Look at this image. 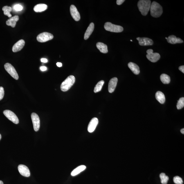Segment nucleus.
Returning a JSON list of instances; mask_svg holds the SVG:
<instances>
[{
	"instance_id": "nucleus-1",
	"label": "nucleus",
	"mask_w": 184,
	"mask_h": 184,
	"mask_svg": "<svg viewBox=\"0 0 184 184\" xmlns=\"http://www.w3.org/2000/svg\"><path fill=\"white\" fill-rule=\"evenodd\" d=\"M151 1L150 0H140L138 1V6L142 15L146 16L150 10Z\"/></svg>"
},
{
	"instance_id": "nucleus-2",
	"label": "nucleus",
	"mask_w": 184,
	"mask_h": 184,
	"mask_svg": "<svg viewBox=\"0 0 184 184\" xmlns=\"http://www.w3.org/2000/svg\"><path fill=\"white\" fill-rule=\"evenodd\" d=\"M150 10L151 15L155 18L160 17L163 12L162 7L156 1H153L151 3Z\"/></svg>"
},
{
	"instance_id": "nucleus-3",
	"label": "nucleus",
	"mask_w": 184,
	"mask_h": 184,
	"mask_svg": "<svg viewBox=\"0 0 184 184\" xmlns=\"http://www.w3.org/2000/svg\"><path fill=\"white\" fill-rule=\"evenodd\" d=\"M75 79L73 75L68 76L61 84L60 89L61 91L65 92L68 91L73 85Z\"/></svg>"
},
{
	"instance_id": "nucleus-4",
	"label": "nucleus",
	"mask_w": 184,
	"mask_h": 184,
	"mask_svg": "<svg viewBox=\"0 0 184 184\" xmlns=\"http://www.w3.org/2000/svg\"><path fill=\"white\" fill-rule=\"evenodd\" d=\"M104 28L106 30L111 32H120L123 31L124 28L119 25L112 24L110 22H106L105 24Z\"/></svg>"
},
{
	"instance_id": "nucleus-5",
	"label": "nucleus",
	"mask_w": 184,
	"mask_h": 184,
	"mask_svg": "<svg viewBox=\"0 0 184 184\" xmlns=\"http://www.w3.org/2000/svg\"><path fill=\"white\" fill-rule=\"evenodd\" d=\"M54 38V36L48 32H44L39 34L37 37V40L40 42H45L51 40Z\"/></svg>"
},
{
	"instance_id": "nucleus-6",
	"label": "nucleus",
	"mask_w": 184,
	"mask_h": 184,
	"mask_svg": "<svg viewBox=\"0 0 184 184\" xmlns=\"http://www.w3.org/2000/svg\"><path fill=\"white\" fill-rule=\"evenodd\" d=\"M4 67L6 71L10 75L16 80L19 79V75L15 68L9 63H7L5 64Z\"/></svg>"
},
{
	"instance_id": "nucleus-7",
	"label": "nucleus",
	"mask_w": 184,
	"mask_h": 184,
	"mask_svg": "<svg viewBox=\"0 0 184 184\" xmlns=\"http://www.w3.org/2000/svg\"><path fill=\"white\" fill-rule=\"evenodd\" d=\"M146 52L147 58L151 62H156L160 58V54L157 53H153L152 49L148 50Z\"/></svg>"
},
{
	"instance_id": "nucleus-8",
	"label": "nucleus",
	"mask_w": 184,
	"mask_h": 184,
	"mask_svg": "<svg viewBox=\"0 0 184 184\" xmlns=\"http://www.w3.org/2000/svg\"><path fill=\"white\" fill-rule=\"evenodd\" d=\"M3 114L5 115L8 120H9L14 124H17L19 123V119L18 118L17 115L13 112L9 110H6L3 111Z\"/></svg>"
},
{
	"instance_id": "nucleus-9",
	"label": "nucleus",
	"mask_w": 184,
	"mask_h": 184,
	"mask_svg": "<svg viewBox=\"0 0 184 184\" xmlns=\"http://www.w3.org/2000/svg\"><path fill=\"white\" fill-rule=\"evenodd\" d=\"M31 118L33 123L34 130L37 132L40 127V120L37 113H33L31 114Z\"/></svg>"
},
{
	"instance_id": "nucleus-10",
	"label": "nucleus",
	"mask_w": 184,
	"mask_h": 184,
	"mask_svg": "<svg viewBox=\"0 0 184 184\" xmlns=\"http://www.w3.org/2000/svg\"><path fill=\"white\" fill-rule=\"evenodd\" d=\"M136 39L138 41L139 44L141 46H152L153 44L152 40L149 38L138 37Z\"/></svg>"
},
{
	"instance_id": "nucleus-11",
	"label": "nucleus",
	"mask_w": 184,
	"mask_h": 184,
	"mask_svg": "<svg viewBox=\"0 0 184 184\" xmlns=\"http://www.w3.org/2000/svg\"><path fill=\"white\" fill-rule=\"evenodd\" d=\"M70 12L72 17L76 21H78L80 19V13L76 7L74 5H71L70 7Z\"/></svg>"
},
{
	"instance_id": "nucleus-12",
	"label": "nucleus",
	"mask_w": 184,
	"mask_h": 184,
	"mask_svg": "<svg viewBox=\"0 0 184 184\" xmlns=\"http://www.w3.org/2000/svg\"><path fill=\"white\" fill-rule=\"evenodd\" d=\"M18 169L20 174L21 175L25 177H29L30 176V171L27 166L22 165H19L18 167Z\"/></svg>"
},
{
	"instance_id": "nucleus-13",
	"label": "nucleus",
	"mask_w": 184,
	"mask_h": 184,
	"mask_svg": "<svg viewBox=\"0 0 184 184\" xmlns=\"http://www.w3.org/2000/svg\"><path fill=\"white\" fill-rule=\"evenodd\" d=\"M99 121L98 118H93L92 119L88 124V131L89 133L93 132L98 125Z\"/></svg>"
},
{
	"instance_id": "nucleus-14",
	"label": "nucleus",
	"mask_w": 184,
	"mask_h": 184,
	"mask_svg": "<svg viewBox=\"0 0 184 184\" xmlns=\"http://www.w3.org/2000/svg\"><path fill=\"white\" fill-rule=\"evenodd\" d=\"M25 44V42L23 39L20 40L15 43L13 46L12 51L14 52H19L22 49Z\"/></svg>"
},
{
	"instance_id": "nucleus-15",
	"label": "nucleus",
	"mask_w": 184,
	"mask_h": 184,
	"mask_svg": "<svg viewBox=\"0 0 184 184\" xmlns=\"http://www.w3.org/2000/svg\"><path fill=\"white\" fill-rule=\"evenodd\" d=\"M118 82L117 77H113L110 80L108 86V91L109 93H112L114 91Z\"/></svg>"
},
{
	"instance_id": "nucleus-16",
	"label": "nucleus",
	"mask_w": 184,
	"mask_h": 184,
	"mask_svg": "<svg viewBox=\"0 0 184 184\" xmlns=\"http://www.w3.org/2000/svg\"><path fill=\"white\" fill-rule=\"evenodd\" d=\"M167 40L168 42L171 44H175L177 43H181L183 41L179 38L177 37L174 35H171L167 38Z\"/></svg>"
},
{
	"instance_id": "nucleus-17",
	"label": "nucleus",
	"mask_w": 184,
	"mask_h": 184,
	"mask_svg": "<svg viewBox=\"0 0 184 184\" xmlns=\"http://www.w3.org/2000/svg\"><path fill=\"white\" fill-rule=\"evenodd\" d=\"M128 66L135 75H138L140 73V68L138 65L134 63L130 62L128 64Z\"/></svg>"
},
{
	"instance_id": "nucleus-18",
	"label": "nucleus",
	"mask_w": 184,
	"mask_h": 184,
	"mask_svg": "<svg viewBox=\"0 0 184 184\" xmlns=\"http://www.w3.org/2000/svg\"><path fill=\"white\" fill-rule=\"evenodd\" d=\"M19 17L18 15H15L10 18L6 21V24L9 26H11L12 28L15 27L16 23L19 21Z\"/></svg>"
},
{
	"instance_id": "nucleus-19",
	"label": "nucleus",
	"mask_w": 184,
	"mask_h": 184,
	"mask_svg": "<svg viewBox=\"0 0 184 184\" xmlns=\"http://www.w3.org/2000/svg\"><path fill=\"white\" fill-rule=\"evenodd\" d=\"M95 25L94 23H91L90 24L89 26H88L87 30L85 34L84 39L85 40H87L91 36L92 32H93L94 29Z\"/></svg>"
},
{
	"instance_id": "nucleus-20",
	"label": "nucleus",
	"mask_w": 184,
	"mask_h": 184,
	"mask_svg": "<svg viewBox=\"0 0 184 184\" xmlns=\"http://www.w3.org/2000/svg\"><path fill=\"white\" fill-rule=\"evenodd\" d=\"M156 98L160 103L163 104L165 103V95L162 92L158 91L156 94Z\"/></svg>"
},
{
	"instance_id": "nucleus-21",
	"label": "nucleus",
	"mask_w": 184,
	"mask_h": 184,
	"mask_svg": "<svg viewBox=\"0 0 184 184\" xmlns=\"http://www.w3.org/2000/svg\"><path fill=\"white\" fill-rule=\"evenodd\" d=\"M96 46L101 52L103 53H107L108 52L107 45L104 43L99 42L97 43Z\"/></svg>"
},
{
	"instance_id": "nucleus-22",
	"label": "nucleus",
	"mask_w": 184,
	"mask_h": 184,
	"mask_svg": "<svg viewBox=\"0 0 184 184\" xmlns=\"http://www.w3.org/2000/svg\"><path fill=\"white\" fill-rule=\"evenodd\" d=\"M47 8V5L45 4H39L34 7V10L36 12H40L44 11Z\"/></svg>"
},
{
	"instance_id": "nucleus-23",
	"label": "nucleus",
	"mask_w": 184,
	"mask_h": 184,
	"mask_svg": "<svg viewBox=\"0 0 184 184\" xmlns=\"http://www.w3.org/2000/svg\"><path fill=\"white\" fill-rule=\"evenodd\" d=\"M86 168V166L84 165L79 166L77 168L74 169L73 172H72L71 173V176H75L77 175H78L81 172L85 170Z\"/></svg>"
},
{
	"instance_id": "nucleus-24",
	"label": "nucleus",
	"mask_w": 184,
	"mask_h": 184,
	"mask_svg": "<svg viewBox=\"0 0 184 184\" xmlns=\"http://www.w3.org/2000/svg\"><path fill=\"white\" fill-rule=\"evenodd\" d=\"M160 80L164 84H169L171 81L169 76L165 74H163L160 75Z\"/></svg>"
},
{
	"instance_id": "nucleus-25",
	"label": "nucleus",
	"mask_w": 184,
	"mask_h": 184,
	"mask_svg": "<svg viewBox=\"0 0 184 184\" xmlns=\"http://www.w3.org/2000/svg\"><path fill=\"white\" fill-rule=\"evenodd\" d=\"M2 10L3 11V13L5 15L8 16L9 17H11V14H10V12L12 11V8L11 7L8 6L3 7L2 8Z\"/></svg>"
},
{
	"instance_id": "nucleus-26",
	"label": "nucleus",
	"mask_w": 184,
	"mask_h": 184,
	"mask_svg": "<svg viewBox=\"0 0 184 184\" xmlns=\"http://www.w3.org/2000/svg\"><path fill=\"white\" fill-rule=\"evenodd\" d=\"M104 83V81L103 80H101L97 83L95 85L94 90V92L95 93H97L100 91L101 90L103 86Z\"/></svg>"
},
{
	"instance_id": "nucleus-27",
	"label": "nucleus",
	"mask_w": 184,
	"mask_h": 184,
	"mask_svg": "<svg viewBox=\"0 0 184 184\" xmlns=\"http://www.w3.org/2000/svg\"><path fill=\"white\" fill-rule=\"evenodd\" d=\"M160 177L161 179V183L163 184H167L169 180V177L166 175L165 173H162L160 174Z\"/></svg>"
},
{
	"instance_id": "nucleus-28",
	"label": "nucleus",
	"mask_w": 184,
	"mask_h": 184,
	"mask_svg": "<svg viewBox=\"0 0 184 184\" xmlns=\"http://www.w3.org/2000/svg\"><path fill=\"white\" fill-rule=\"evenodd\" d=\"M184 106V98L183 97L180 98L178 101L177 107L178 109H182Z\"/></svg>"
},
{
	"instance_id": "nucleus-29",
	"label": "nucleus",
	"mask_w": 184,
	"mask_h": 184,
	"mask_svg": "<svg viewBox=\"0 0 184 184\" xmlns=\"http://www.w3.org/2000/svg\"><path fill=\"white\" fill-rule=\"evenodd\" d=\"M174 183L176 184H183V180L179 176L175 177L173 179Z\"/></svg>"
},
{
	"instance_id": "nucleus-30",
	"label": "nucleus",
	"mask_w": 184,
	"mask_h": 184,
	"mask_svg": "<svg viewBox=\"0 0 184 184\" xmlns=\"http://www.w3.org/2000/svg\"><path fill=\"white\" fill-rule=\"evenodd\" d=\"M4 90L2 87H0V101L3 98L4 95Z\"/></svg>"
},
{
	"instance_id": "nucleus-31",
	"label": "nucleus",
	"mask_w": 184,
	"mask_h": 184,
	"mask_svg": "<svg viewBox=\"0 0 184 184\" xmlns=\"http://www.w3.org/2000/svg\"><path fill=\"white\" fill-rule=\"evenodd\" d=\"M14 8L16 11H20L22 10L23 9V7L21 5L17 4L14 7Z\"/></svg>"
},
{
	"instance_id": "nucleus-32",
	"label": "nucleus",
	"mask_w": 184,
	"mask_h": 184,
	"mask_svg": "<svg viewBox=\"0 0 184 184\" xmlns=\"http://www.w3.org/2000/svg\"><path fill=\"white\" fill-rule=\"evenodd\" d=\"M124 1H125L124 0H117L116 1V3L117 5H122Z\"/></svg>"
},
{
	"instance_id": "nucleus-33",
	"label": "nucleus",
	"mask_w": 184,
	"mask_h": 184,
	"mask_svg": "<svg viewBox=\"0 0 184 184\" xmlns=\"http://www.w3.org/2000/svg\"><path fill=\"white\" fill-rule=\"evenodd\" d=\"M179 69L183 73H184V66L183 65L179 66Z\"/></svg>"
},
{
	"instance_id": "nucleus-34",
	"label": "nucleus",
	"mask_w": 184,
	"mask_h": 184,
	"mask_svg": "<svg viewBox=\"0 0 184 184\" xmlns=\"http://www.w3.org/2000/svg\"><path fill=\"white\" fill-rule=\"evenodd\" d=\"M40 69L41 70V71H44L46 70L47 68L45 66H41Z\"/></svg>"
},
{
	"instance_id": "nucleus-35",
	"label": "nucleus",
	"mask_w": 184,
	"mask_h": 184,
	"mask_svg": "<svg viewBox=\"0 0 184 184\" xmlns=\"http://www.w3.org/2000/svg\"><path fill=\"white\" fill-rule=\"evenodd\" d=\"M41 62L44 63H46L48 62V60L46 58H42L41 59Z\"/></svg>"
},
{
	"instance_id": "nucleus-36",
	"label": "nucleus",
	"mask_w": 184,
	"mask_h": 184,
	"mask_svg": "<svg viewBox=\"0 0 184 184\" xmlns=\"http://www.w3.org/2000/svg\"><path fill=\"white\" fill-rule=\"evenodd\" d=\"M57 66L59 67H61L62 66V63L61 62H57L56 64Z\"/></svg>"
},
{
	"instance_id": "nucleus-37",
	"label": "nucleus",
	"mask_w": 184,
	"mask_h": 184,
	"mask_svg": "<svg viewBox=\"0 0 184 184\" xmlns=\"http://www.w3.org/2000/svg\"><path fill=\"white\" fill-rule=\"evenodd\" d=\"M181 132L183 134H184V129H181Z\"/></svg>"
},
{
	"instance_id": "nucleus-38",
	"label": "nucleus",
	"mask_w": 184,
	"mask_h": 184,
	"mask_svg": "<svg viewBox=\"0 0 184 184\" xmlns=\"http://www.w3.org/2000/svg\"><path fill=\"white\" fill-rule=\"evenodd\" d=\"M0 184H3V182L0 180Z\"/></svg>"
},
{
	"instance_id": "nucleus-39",
	"label": "nucleus",
	"mask_w": 184,
	"mask_h": 184,
	"mask_svg": "<svg viewBox=\"0 0 184 184\" xmlns=\"http://www.w3.org/2000/svg\"><path fill=\"white\" fill-rule=\"evenodd\" d=\"M1 134H0V140H1Z\"/></svg>"
},
{
	"instance_id": "nucleus-40",
	"label": "nucleus",
	"mask_w": 184,
	"mask_h": 184,
	"mask_svg": "<svg viewBox=\"0 0 184 184\" xmlns=\"http://www.w3.org/2000/svg\"><path fill=\"white\" fill-rule=\"evenodd\" d=\"M165 39H167V38L166 37V38H165Z\"/></svg>"
},
{
	"instance_id": "nucleus-41",
	"label": "nucleus",
	"mask_w": 184,
	"mask_h": 184,
	"mask_svg": "<svg viewBox=\"0 0 184 184\" xmlns=\"http://www.w3.org/2000/svg\"><path fill=\"white\" fill-rule=\"evenodd\" d=\"M130 41H132V40H130Z\"/></svg>"
}]
</instances>
